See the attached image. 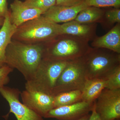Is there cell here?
<instances>
[{
    "instance_id": "obj_1",
    "label": "cell",
    "mask_w": 120,
    "mask_h": 120,
    "mask_svg": "<svg viewBox=\"0 0 120 120\" xmlns=\"http://www.w3.org/2000/svg\"><path fill=\"white\" fill-rule=\"evenodd\" d=\"M45 46L11 41L6 49V64L16 69L26 81L31 79L44 57Z\"/></svg>"
},
{
    "instance_id": "obj_2",
    "label": "cell",
    "mask_w": 120,
    "mask_h": 120,
    "mask_svg": "<svg viewBox=\"0 0 120 120\" xmlns=\"http://www.w3.org/2000/svg\"><path fill=\"white\" fill-rule=\"evenodd\" d=\"M88 41L71 35H59L45 43L44 57L69 61L81 58L91 48Z\"/></svg>"
},
{
    "instance_id": "obj_3",
    "label": "cell",
    "mask_w": 120,
    "mask_h": 120,
    "mask_svg": "<svg viewBox=\"0 0 120 120\" xmlns=\"http://www.w3.org/2000/svg\"><path fill=\"white\" fill-rule=\"evenodd\" d=\"M83 59L87 79L106 80L120 65V54L104 48L91 47Z\"/></svg>"
},
{
    "instance_id": "obj_4",
    "label": "cell",
    "mask_w": 120,
    "mask_h": 120,
    "mask_svg": "<svg viewBox=\"0 0 120 120\" xmlns=\"http://www.w3.org/2000/svg\"><path fill=\"white\" fill-rule=\"evenodd\" d=\"M60 34V24L41 15L17 27L12 38L23 43L34 44L46 43Z\"/></svg>"
},
{
    "instance_id": "obj_5",
    "label": "cell",
    "mask_w": 120,
    "mask_h": 120,
    "mask_svg": "<svg viewBox=\"0 0 120 120\" xmlns=\"http://www.w3.org/2000/svg\"><path fill=\"white\" fill-rule=\"evenodd\" d=\"M68 62L43 57L34 75L26 81L25 88L52 95L57 80Z\"/></svg>"
},
{
    "instance_id": "obj_6",
    "label": "cell",
    "mask_w": 120,
    "mask_h": 120,
    "mask_svg": "<svg viewBox=\"0 0 120 120\" xmlns=\"http://www.w3.org/2000/svg\"><path fill=\"white\" fill-rule=\"evenodd\" d=\"M86 80L83 57L69 61L57 80L52 95L75 90L82 91Z\"/></svg>"
},
{
    "instance_id": "obj_7",
    "label": "cell",
    "mask_w": 120,
    "mask_h": 120,
    "mask_svg": "<svg viewBox=\"0 0 120 120\" xmlns=\"http://www.w3.org/2000/svg\"><path fill=\"white\" fill-rule=\"evenodd\" d=\"M94 102L95 110L101 120L120 118V88H105Z\"/></svg>"
},
{
    "instance_id": "obj_8",
    "label": "cell",
    "mask_w": 120,
    "mask_h": 120,
    "mask_svg": "<svg viewBox=\"0 0 120 120\" xmlns=\"http://www.w3.org/2000/svg\"><path fill=\"white\" fill-rule=\"evenodd\" d=\"M20 93L17 88L5 86L1 88L0 94L7 101L10 107L8 113L3 117L7 120L9 114L12 113L17 120H44L42 117L20 101Z\"/></svg>"
},
{
    "instance_id": "obj_9",
    "label": "cell",
    "mask_w": 120,
    "mask_h": 120,
    "mask_svg": "<svg viewBox=\"0 0 120 120\" xmlns=\"http://www.w3.org/2000/svg\"><path fill=\"white\" fill-rule=\"evenodd\" d=\"M22 103L44 118L54 108L53 95L42 91L25 88L20 93Z\"/></svg>"
},
{
    "instance_id": "obj_10",
    "label": "cell",
    "mask_w": 120,
    "mask_h": 120,
    "mask_svg": "<svg viewBox=\"0 0 120 120\" xmlns=\"http://www.w3.org/2000/svg\"><path fill=\"white\" fill-rule=\"evenodd\" d=\"M94 104V102L90 103L82 101L72 105L54 108L44 118L59 120H77L90 114L93 109Z\"/></svg>"
},
{
    "instance_id": "obj_11",
    "label": "cell",
    "mask_w": 120,
    "mask_h": 120,
    "mask_svg": "<svg viewBox=\"0 0 120 120\" xmlns=\"http://www.w3.org/2000/svg\"><path fill=\"white\" fill-rule=\"evenodd\" d=\"M88 7L83 1L71 7L56 5L49 9L42 15L56 23H64L74 20L80 11Z\"/></svg>"
},
{
    "instance_id": "obj_12",
    "label": "cell",
    "mask_w": 120,
    "mask_h": 120,
    "mask_svg": "<svg viewBox=\"0 0 120 120\" xmlns=\"http://www.w3.org/2000/svg\"><path fill=\"white\" fill-rule=\"evenodd\" d=\"M10 8L11 22L17 27L27 21L41 16L45 12L40 9L28 8L20 0H15L11 4Z\"/></svg>"
},
{
    "instance_id": "obj_13",
    "label": "cell",
    "mask_w": 120,
    "mask_h": 120,
    "mask_svg": "<svg viewBox=\"0 0 120 120\" xmlns=\"http://www.w3.org/2000/svg\"><path fill=\"white\" fill-rule=\"evenodd\" d=\"M97 23H82L73 20L60 24L61 34L74 35L88 41H92L96 37Z\"/></svg>"
},
{
    "instance_id": "obj_14",
    "label": "cell",
    "mask_w": 120,
    "mask_h": 120,
    "mask_svg": "<svg viewBox=\"0 0 120 120\" xmlns=\"http://www.w3.org/2000/svg\"><path fill=\"white\" fill-rule=\"evenodd\" d=\"M91 45L93 48H104L120 54V23L116 24L105 35L96 37Z\"/></svg>"
},
{
    "instance_id": "obj_15",
    "label": "cell",
    "mask_w": 120,
    "mask_h": 120,
    "mask_svg": "<svg viewBox=\"0 0 120 120\" xmlns=\"http://www.w3.org/2000/svg\"><path fill=\"white\" fill-rule=\"evenodd\" d=\"M17 27L11 22L9 12L5 16L4 23L0 30V68L6 64L5 53L9 44L11 42Z\"/></svg>"
},
{
    "instance_id": "obj_16",
    "label": "cell",
    "mask_w": 120,
    "mask_h": 120,
    "mask_svg": "<svg viewBox=\"0 0 120 120\" xmlns=\"http://www.w3.org/2000/svg\"><path fill=\"white\" fill-rule=\"evenodd\" d=\"M106 80L87 79L82 92V101L93 103L105 88Z\"/></svg>"
},
{
    "instance_id": "obj_17",
    "label": "cell",
    "mask_w": 120,
    "mask_h": 120,
    "mask_svg": "<svg viewBox=\"0 0 120 120\" xmlns=\"http://www.w3.org/2000/svg\"><path fill=\"white\" fill-rule=\"evenodd\" d=\"M105 12L100 8L88 7L80 11L74 20L82 23H99Z\"/></svg>"
},
{
    "instance_id": "obj_18",
    "label": "cell",
    "mask_w": 120,
    "mask_h": 120,
    "mask_svg": "<svg viewBox=\"0 0 120 120\" xmlns=\"http://www.w3.org/2000/svg\"><path fill=\"white\" fill-rule=\"evenodd\" d=\"M82 92L79 90L60 93L54 96V108L72 105L82 101Z\"/></svg>"
},
{
    "instance_id": "obj_19",
    "label": "cell",
    "mask_w": 120,
    "mask_h": 120,
    "mask_svg": "<svg viewBox=\"0 0 120 120\" xmlns=\"http://www.w3.org/2000/svg\"><path fill=\"white\" fill-rule=\"evenodd\" d=\"M99 23L107 28L111 27L114 24L120 23V9L116 8L105 12Z\"/></svg>"
},
{
    "instance_id": "obj_20",
    "label": "cell",
    "mask_w": 120,
    "mask_h": 120,
    "mask_svg": "<svg viewBox=\"0 0 120 120\" xmlns=\"http://www.w3.org/2000/svg\"><path fill=\"white\" fill-rule=\"evenodd\" d=\"M23 3L30 8L37 9L46 11L56 5V0H26Z\"/></svg>"
},
{
    "instance_id": "obj_21",
    "label": "cell",
    "mask_w": 120,
    "mask_h": 120,
    "mask_svg": "<svg viewBox=\"0 0 120 120\" xmlns=\"http://www.w3.org/2000/svg\"><path fill=\"white\" fill-rule=\"evenodd\" d=\"M105 88L110 90L120 88V65L106 79Z\"/></svg>"
},
{
    "instance_id": "obj_22",
    "label": "cell",
    "mask_w": 120,
    "mask_h": 120,
    "mask_svg": "<svg viewBox=\"0 0 120 120\" xmlns=\"http://www.w3.org/2000/svg\"><path fill=\"white\" fill-rule=\"evenodd\" d=\"M83 1L88 7H113L119 8L120 6V0H83Z\"/></svg>"
},
{
    "instance_id": "obj_23",
    "label": "cell",
    "mask_w": 120,
    "mask_h": 120,
    "mask_svg": "<svg viewBox=\"0 0 120 120\" xmlns=\"http://www.w3.org/2000/svg\"><path fill=\"white\" fill-rule=\"evenodd\" d=\"M13 69L7 64L0 68V90L8 83L10 80L9 75Z\"/></svg>"
},
{
    "instance_id": "obj_24",
    "label": "cell",
    "mask_w": 120,
    "mask_h": 120,
    "mask_svg": "<svg viewBox=\"0 0 120 120\" xmlns=\"http://www.w3.org/2000/svg\"><path fill=\"white\" fill-rule=\"evenodd\" d=\"M83 0H56V5L71 7L80 4Z\"/></svg>"
},
{
    "instance_id": "obj_25",
    "label": "cell",
    "mask_w": 120,
    "mask_h": 120,
    "mask_svg": "<svg viewBox=\"0 0 120 120\" xmlns=\"http://www.w3.org/2000/svg\"><path fill=\"white\" fill-rule=\"evenodd\" d=\"M7 0H0V17H4L8 13Z\"/></svg>"
},
{
    "instance_id": "obj_26",
    "label": "cell",
    "mask_w": 120,
    "mask_h": 120,
    "mask_svg": "<svg viewBox=\"0 0 120 120\" xmlns=\"http://www.w3.org/2000/svg\"><path fill=\"white\" fill-rule=\"evenodd\" d=\"M91 113L90 115V118L88 120H101L98 114L97 113L95 110V102L94 104L93 109L91 111Z\"/></svg>"
},
{
    "instance_id": "obj_27",
    "label": "cell",
    "mask_w": 120,
    "mask_h": 120,
    "mask_svg": "<svg viewBox=\"0 0 120 120\" xmlns=\"http://www.w3.org/2000/svg\"><path fill=\"white\" fill-rule=\"evenodd\" d=\"M90 114H87L86 116H84L82 117V118H79V119H78V120H89V118H90Z\"/></svg>"
},
{
    "instance_id": "obj_28",
    "label": "cell",
    "mask_w": 120,
    "mask_h": 120,
    "mask_svg": "<svg viewBox=\"0 0 120 120\" xmlns=\"http://www.w3.org/2000/svg\"><path fill=\"white\" fill-rule=\"evenodd\" d=\"M4 19V17H0V26L3 25Z\"/></svg>"
},
{
    "instance_id": "obj_29",
    "label": "cell",
    "mask_w": 120,
    "mask_h": 120,
    "mask_svg": "<svg viewBox=\"0 0 120 120\" xmlns=\"http://www.w3.org/2000/svg\"><path fill=\"white\" fill-rule=\"evenodd\" d=\"M120 120V118H118V119H115V120Z\"/></svg>"
}]
</instances>
